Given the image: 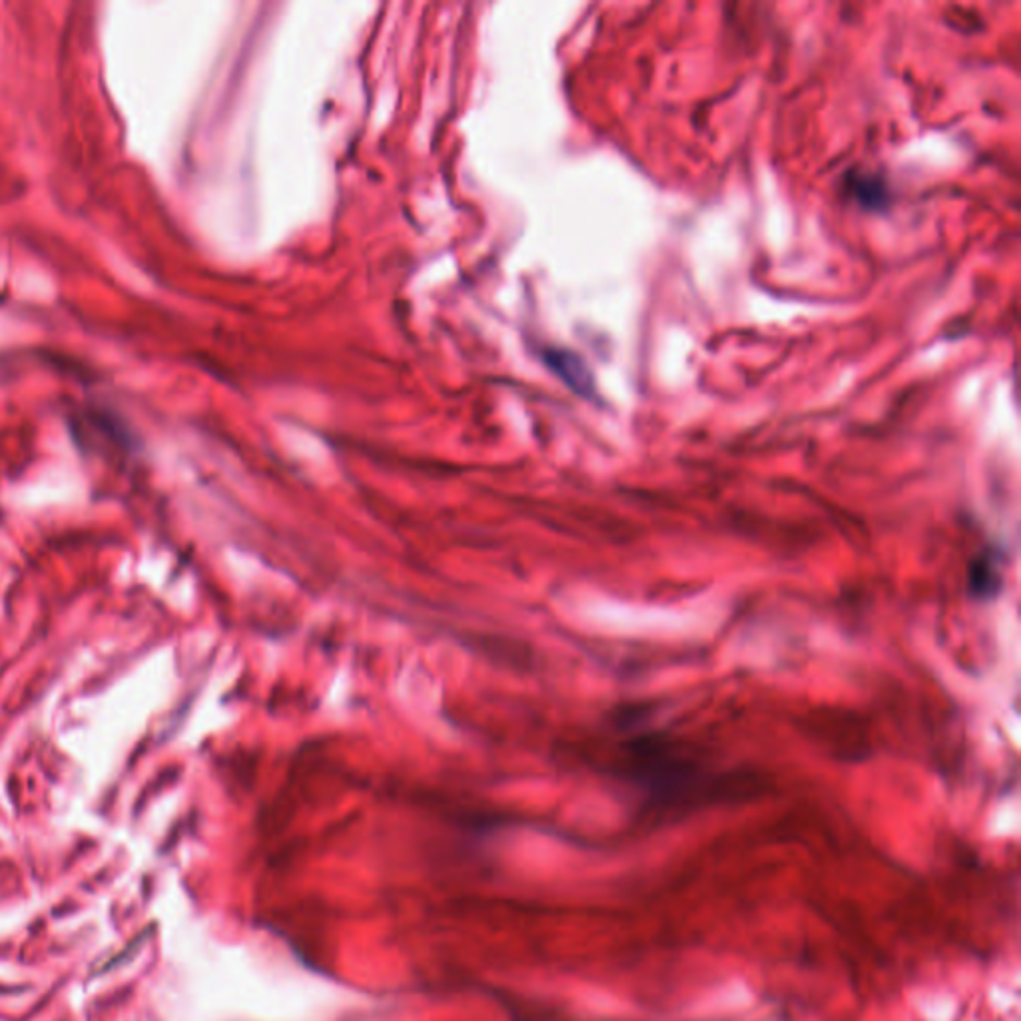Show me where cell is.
I'll use <instances>...</instances> for the list:
<instances>
[{"instance_id":"1","label":"cell","mask_w":1021,"mask_h":1021,"mask_svg":"<svg viewBox=\"0 0 1021 1021\" xmlns=\"http://www.w3.org/2000/svg\"><path fill=\"white\" fill-rule=\"evenodd\" d=\"M1001 557L994 549H984L973 557L968 569V589L975 601H989L1001 590Z\"/></svg>"},{"instance_id":"2","label":"cell","mask_w":1021,"mask_h":1021,"mask_svg":"<svg viewBox=\"0 0 1021 1021\" xmlns=\"http://www.w3.org/2000/svg\"><path fill=\"white\" fill-rule=\"evenodd\" d=\"M545 361L549 370L561 377L565 385H569L578 396L595 397V379L590 373L589 365L578 358L577 353L569 349H549L545 353Z\"/></svg>"},{"instance_id":"3","label":"cell","mask_w":1021,"mask_h":1021,"mask_svg":"<svg viewBox=\"0 0 1021 1021\" xmlns=\"http://www.w3.org/2000/svg\"><path fill=\"white\" fill-rule=\"evenodd\" d=\"M848 192L852 194L858 204L864 206L868 210H880L888 204V190L884 182L870 176V174H858L848 178Z\"/></svg>"}]
</instances>
